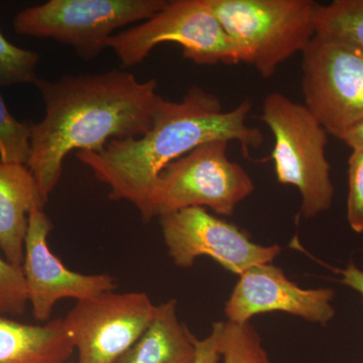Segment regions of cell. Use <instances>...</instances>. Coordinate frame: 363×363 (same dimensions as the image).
<instances>
[{
    "label": "cell",
    "mask_w": 363,
    "mask_h": 363,
    "mask_svg": "<svg viewBox=\"0 0 363 363\" xmlns=\"http://www.w3.org/2000/svg\"><path fill=\"white\" fill-rule=\"evenodd\" d=\"M238 47L241 63L269 79L316 35L313 0H206Z\"/></svg>",
    "instance_id": "3"
},
{
    "label": "cell",
    "mask_w": 363,
    "mask_h": 363,
    "mask_svg": "<svg viewBox=\"0 0 363 363\" xmlns=\"http://www.w3.org/2000/svg\"><path fill=\"white\" fill-rule=\"evenodd\" d=\"M167 0H50L28 7L13 18V30L26 37L70 45L85 61L106 49L117 28L145 21Z\"/></svg>",
    "instance_id": "7"
},
{
    "label": "cell",
    "mask_w": 363,
    "mask_h": 363,
    "mask_svg": "<svg viewBox=\"0 0 363 363\" xmlns=\"http://www.w3.org/2000/svg\"><path fill=\"white\" fill-rule=\"evenodd\" d=\"M74 352L63 319L30 325L0 315V363H69Z\"/></svg>",
    "instance_id": "14"
},
{
    "label": "cell",
    "mask_w": 363,
    "mask_h": 363,
    "mask_svg": "<svg viewBox=\"0 0 363 363\" xmlns=\"http://www.w3.org/2000/svg\"><path fill=\"white\" fill-rule=\"evenodd\" d=\"M39 52L21 49L4 37L0 30V87L33 84L38 80Z\"/></svg>",
    "instance_id": "18"
},
{
    "label": "cell",
    "mask_w": 363,
    "mask_h": 363,
    "mask_svg": "<svg viewBox=\"0 0 363 363\" xmlns=\"http://www.w3.org/2000/svg\"><path fill=\"white\" fill-rule=\"evenodd\" d=\"M302 55L305 106L340 140L363 121V50L316 33Z\"/></svg>",
    "instance_id": "8"
},
{
    "label": "cell",
    "mask_w": 363,
    "mask_h": 363,
    "mask_svg": "<svg viewBox=\"0 0 363 363\" xmlns=\"http://www.w3.org/2000/svg\"><path fill=\"white\" fill-rule=\"evenodd\" d=\"M69 363H73V362H69Z\"/></svg>",
    "instance_id": "25"
},
{
    "label": "cell",
    "mask_w": 363,
    "mask_h": 363,
    "mask_svg": "<svg viewBox=\"0 0 363 363\" xmlns=\"http://www.w3.org/2000/svg\"><path fill=\"white\" fill-rule=\"evenodd\" d=\"M222 355V363H271L259 334L250 322H225Z\"/></svg>",
    "instance_id": "17"
},
{
    "label": "cell",
    "mask_w": 363,
    "mask_h": 363,
    "mask_svg": "<svg viewBox=\"0 0 363 363\" xmlns=\"http://www.w3.org/2000/svg\"><path fill=\"white\" fill-rule=\"evenodd\" d=\"M316 33L346 40L363 50V0L318 4Z\"/></svg>",
    "instance_id": "16"
},
{
    "label": "cell",
    "mask_w": 363,
    "mask_h": 363,
    "mask_svg": "<svg viewBox=\"0 0 363 363\" xmlns=\"http://www.w3.org/2000/svg\"><path fill=\"white\" fill-rule=\"evenodd\" d=\"M252 100L224 111L218 96L192 86L181 101L164 99L152 128L142 138L112 140L100 152L80 150L76 157L111 189L109 199L130 202L145 222L160 173L171 162L212 140L240 143L245 155L264 143V135L247 124Z\"/></svg>",
    "instance_id": "2"
},
{
    "label": "cell",
    "mask_w": 363,
    "mask_h": 363,
    "mask_svg": "<svg viewBox=\"0 0 363 363\" xmlns=\"http://www.w3.org/2000/svg\"><path fill=\"white\" fill-rule=\"evenodd\" d=\"M260 121L274 135L272 160L279 184L298 189L301 213L312 218L330 209L334 188L326 156L328 133L305 104L279 92L264 98Z\"/></svg>",
    "instance_id": "4"
},
{
    "label": "cell",
    "mask_w": 363,
    "mask_h": 363,
    "mask_svg": "<svg viewBox=\"0 0 363 363\" xmlns=\"http://www.w3.org/2000/svg\"><path fill=\"white\" fill-rule=\"evenodd\" d=\"M332 289H303L269 264L250 267L240 274L225 304L227 321L248 323L255 315L283 312L312 323L327 325L335 316Z\"/></svg>",
    "instance_id": "12"
},
{
    "label": "cell",
    "mask_w": 363,
    "mask_h": 363,
    "mask_svg": "<svg viewBox=\"0 0 363 363\" xmlns=\"http://www.w3.org/2000/svg\"><path fill=\"white\" fill-rule=\"evenodd\" d=\"M225 322H215L211 333L203 340L195 338L196 357L194 363H220Z\"/></svg>",
    "instance_id": "22"
},
{
    "label": "cell",
    "mask_w": 363,
    "mask_h": 363,
    "mask_svg": "<svg viewBox=\"0 0 363 363\" xmlns=\"http://www.w3.org/2000/svg\"><path fill=\"white\" fill-rule=\"evenodd\" d=\"M28 304V291L23 269L0 257V315L23 316Z\"/></svg>",
    "instance_id": "20"
},
{
    "label": "cell",
    "mask_w": 363,
    "mask_h": 363,
    "mask_svg": "<svg viewBox=\"0 0 363 363\" xmlns=\"http://www.w3.org/2000/svg\"><path fill=\"white\" fill-rule=\"evenodd\" d=\"M228 143H203L162 169L150 194L152 219L193 207L231 216L255 187L250 174L229 160Z\"/></svg>",
    "instance_id": "5"
},
{
    "label": "cell",
    "mask_w": 363,
    "mask_h": 363,
    "mask_svg": "<svg viewBox=\"0 0 363 363\" xmlns=\"http://www.w3.org/2000/svg\"><path fill=\"white\" fill-rule=\"evenodd\" d=\"M52 229L44 209L30 212L21 266L33 317L45 323L51 319L59 301L75 298L78 302L113 292L117 286L116 279L109 274H84L69 269L50 250L48 238Z\"/></svg>",
    "instance_id": "11"
},
{
    "label": "cell",
    "mask_w": 363,
    "mask_h": 363,
    "mask_svg": "<svg viewBox=\"0 0 363 363\" xmlns=\"http://www.w3.org/2000/svg\"><path fill=\"white\" fill-rule=\"evenodd\" d=\"M346 218L354 233H363V150H352L348 159Z\"/></svg>",
    "instance_id": "21"
},
{
    "label": "cell",
    "mask_w": 363,
    "mask_h": 363,
    "mask_svg": "<svg viewBox=\"0 0 363 363\" xmlns=\"http://www.w3.org/2000/svg\"><path fill=\"white\" fill-rule=\"evenodd\" d=\"M156 311L143 292H107L78 301L63 319L76 363H116L149 326Z\"/></svg>",
    "instance_id": "9"
},
{
    "label": "cell",
    "mask_w": 363,
    "mask_h": 363,
    "mask_svg": "<svg viewBox=\"0 0 363 363\" xmlns=\"http://www.w3.org/2000/svg\"><path fill=\"white\" fill-rule=\"evenodd\" d=\"M340 140L351 150H363V121L344 133Z\"/></svg>",
    "instance_id": "24"
},
{
    "label": "cell",
    "mask_w": 363,
    "mask_h": 363,
    "mask_svg": "<svg viewBox=\"0 0 363 363\" xmlns=\"http://www.w3.org/2000/svg\"><path fill=\"white\" fill-rule=\"evenodd\" d=\"M30 155V123L11 116L0 93V162L28 164Z\"/></svg>",
    "instance_id": "19"
},
{
    "label": "cell",
    "mask_w": 363,
    "mask_h": 363,
    "mask_svg": "<svg viewBox=\"0 0 363 363\" xmlns=\"http://www.w3.org/2000/svg\"><path fill=\"white\" fill-rule=\"evenodd\" d=\"M45 116L30 123L32 172L45 201L58 185L71 152H100L112 140L142 138L162 100L156 79L140 81L128 71L64 75L35 83Z\"/></svg>",
    "instance_id": "1"
},
{
    "label": "cell",
    "mask_w": 363,
    "mask_h": 363,
    "mask_svg": "<svg viewBox=\"0 0 363 363\" xmlns=\"http://www.w3.org/2000/svg\"><path fill=\"white\" fill-rule=\"evenodd\" d=\"M45 203L26 164L0 162V250L14 266H23L30 212Z\"/></svg>",
    "instance_id": "13"
},
{
    "label": "cell",
    "mask_w": 363,
    "mask_h": 363,
    "mask_svg": "<svg viewBox=\"0 0 363 363\" xmlns=\"http://www.w3.org/2000/svg\"><path fill=\"white\" fill-rule=\"evenodd\" d=\"M162 238L174 264L187 269L198 257H208L233 274L269 264L279 257V245H257L238 226L193 207L160 217Z\"/></svg>",
    "instance_id": "10"
},
{
    "label": "cell",
    "mask_w": 363,
    "mask_h": 363,
    "mask_svg": "<svg viewBox=\"0 0 363 363\" xmlns=\"http://www.w3.org/2000/svg\"><path fill=\"white\" fill-rule=\"evenodd\" d=\"M181 45L184 58L198 65L241 63L238 47L206 0H174L149 20L112 35L107 47L125 67L145 61L157 45Z\"/></svg>",
    "instance_id": "6"
},
{
    "label": "cell",
    "mask_w": 363,
    "mask_h": 363,
    "mask_svg": "<svg viewBox=\"0 0 363 363\" xmlns=\"http://www.w3.org/2000/svg\"><path fill=\"white\" fill-rule=\"evenodd\" d=\"M341 274V284L352 289L362 296L363 300V271L354 264L350 262L345 269L339 271Z\"/></svg>",
    "instance_id": "23"
},
{
    "label": "cell",
    "mask_w": 363,
    "mask_h": 363,
    "mask_svg": "<svg viewBox=\"0 0 363 363\" xmlns=\"http://www.w3.org/2000/svg\"><path fill=\"white\" fill-rule=\"evenodd\" d=\"M195 336L177 314V301L156 305L142 336L116 363H194Z\"/></svg>",
    "instance_id": "15"
}]
</instances>
